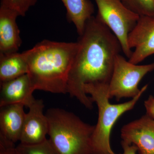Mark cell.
<instances>
[{
	"label": "cell",
	"mask_w": 154,
	"mask_h": 154,
	"mask_svg": "<svg viewBox=\"0 0 154 154\" xmlns=\"http://www.w3.org/2000/svg\"><path fill=\"white\" fill-rule=\"evenodd\" d=\"M77 42L79 48L69 73L67 94L92 109L93 102L85 92L84 86L109 84L116 57L122 50L112 31L94 16L87 22Z\"/></svg>",
	"instance_id": "cell-1"
},
{
	"label": "cell",
	"mask_w": 154,
	"mask_h": 154,
	"mask_svg": "<svg viewBox=\"0 0 154 154\" xmlns=\"http://www.w3.org/2000/svg\"><path fill=\"white\" fill-rule=\"evenodd\" d=\"M78 48V42L44 40L22 53L33 91L67 94L69 75Z\"/></svg>",
	"instance_id": "cell-2"
},
{
	"label": "cell",
	"mask_w": 154,
	"mask_h": 154,
	"mask_svg": "<svg viewBox=\"0 0 154 154\" xmlns=\"http://www.w3.org/2000/svg\"><path fill=\"white\" fill-rule=\"evenodd\" d=\"M49 140L57 154H92L95 125L84 122L73 113L58 108L45 113Z\"/></svg>",
	"instance_id": "cell-3"
},
{
	"label": "cell",
	"mask_w": 154,
	"mask_h": 154,
	"mask_svg": "<svg viewBox=\"0 0 154 154\" xmlns=\"http://www.w3.org/2000/svg\"><path fill=\"white\" fill-rule=\"evenodd\" d=\"M108 85L96 83L84 86L85 92L91 95L98 108L99 116L92 137V154H116L111 149L110 137L116 122L123 113L132 110L145 91L148 85L141 89L140 93L130 101L112 104L108 97Z\"/></svg>",
	"instance_id": "cell-4"
},
{
	"label": "cell",
	"mask_w": 154,
	"mask_h": 154,
	"mask_svg": "<svg viewBox=\"0 0 154 154\" xmlns=\"http://www.w3.org/2000/svg\"><path fill=\"white\" fill-rule=\"evenodd\" d=\"M94 1L98 8L96 17L118 38L122 52L129 59L132 51L128 46V38L140 16L127 8L121 0Z\"/></svg>",
	"instance_id": "cell-5"
},
{
	"label": "cell",
	"mask_w": 154,
	"mask_h": 154,
	"mask_svg": "<svg viewBox=\"0 0 154 154\" xmlns=\"http://www.w3.org/2000/svg\"><path fill=\"white\" fill-rule=\"evenodd\" d=\"M154 70V63L139 65L116 56L113 73L108 85V97L119 101L123 98H134L140 93L138 85L143 77Z\"/></svg>",
	"instance_id": "cell-6"
},
{
	"label": "cell",
	"mask_w": 154,
	"mask_h": 154,
	"mask_svg": "<svg viewBox=\"0 0 154 154\" xmlns=\"http://www.w3.org/2000/svg\"><path fill=\"white\" fill-rule=\"evenodd\" d=\"M131 49L134 48L128 61L138 64L154 54V17L140 16L128 36Z\"/></svg>",
	"instance_id": "cell-7"
},
{
	"label": "cell",
	"mask_w": 154,
	"mask_h": 154,
	"mask_svg": "<svg viewBox=\"0 0 154 154\" xmlns=\"http://www.w3.org/2000/svg\"><path fill=\"white\" fill-rule=\"evenodd\" d=\"M26 106L29 111L25 115L20 143H39L47 139L48 134V120L43 113L44 103L42 99H35L33 96Z\"/></svg>",
	"instance_id": "cell-8"
},
{
	"label": "cell",
	"mask_w": 154,
	"mask_h": 154,
	"mask_svg": "<svg viewBox=\"0 0 154 154\" xmlns=\"http://www.w3.org/2000/svg\"><path fill=\"white\" fill-rule=\"evenodd\" d=\"M121 137L136 146L139 154H154V121L146 114L122 127Z\"/></svg>",
	"instance_id": "cell-9"
},
{
	"label": "cell",
	"mask_w": 154,
	"mask_h": 154,
	"mask_svg": "<svg viewBox=\"0 0 154 154\" xmlns=\"http://www.w3.org/2000/svg\"><path fill=\"white\" fill-rule=\"evenodd\" d=\"M19 15L16 11L0 7V53L17 52L22 44L17 23Z\"/></svg>",
	"instance_id": "cell-10"
},
{
	"label": "cell",
	"mask_w": 154,
	"mask_h": 154,
	"mask_svg": "<svg viewBox=\"0 0 154 154\" xmlns=\"http://www.w3.org/2000/svg\"><path fill=\"white\" fill-rule=\"evenodd\" d=\"M22 103L0 107V136L16 143L20 141L26 113Z\"/></svg>",
	"instance_id": "cell-11"
},
{
	"label": "cell",
	"mask_w": 154,
	"mask_h": 154,
	"mask_svg": "<svg viewBox=\"0 0 154 154\" xmlns=\"http://www.w3.org/2000/svg\"><path fill=\"white\" fill-rule=\"evenodd\" d=\"M34 92L27 74L13 79L1 82L0 107L22 103L26 106Z\"/></svg>",
	"instance_id": "cell-12"
},
{
	"label": "cell",
	"mask_w": 154,
	"mask_h": 154,
	"mask_svg": "<svg viewBox=\"0 0 154 154\" xmlns=\"http://www.w3.org/2000/svg\"><path fill=\"white\" fill-rule=\"evenodd\" d=\"M66 10L68 20L75 25L79 35H82L86 23L94 12L91 0H61Z\"/></svg>",
	"instance_id": "cell-13"
},
{
	"label": "cell",
	"mask_w": 154,
	"mask_h": 154,
	"mask_svg": "<svg viewBox=\"0 0 154 154\" xmlns=\"http://www.w3.org/2000/svg\"><path fill=\"white\" fill-rule=\"evenodd\" d=\"M28 72V65L22 53H0L1 82L13 79Z\"/></svg>",
	"instance_id": "cell-14"
},
{
	"label": "cell",
	"mask_w": 154,
	"mask_h": 154,
	"mask_svg": "<svg viewBox=\"0 0 154 154\" xmlns=\"http://www.w3.org/2000/svg\"><path fill=\"white\" fill-rule=\"evenodd\" d=\"M18 154H57L48 139L39 143H20L16 146Z\"/></svg>",
	"instance_id": "cell-15"
},
{
	"label": "cell",
	"mask_w": 154,
	"mask_h": 154,
	"mask_svg": "<svg viewBox=\"0 0 154 154\" xmlns=\"http://www.w3.org/2000/svg\"><path fill=\"white\" fill-rule=\"evenodd\" d=\"M121 1L127 8L140 17H154V0Z\"/></svg>",
	"instance_id": "cell-16"
},
{
	"label": "cell",
	"mask_w": 154,
	"mask_h": 154,
	"mask_svg": "<svg viewBox=\"0 0 154 154\" xmlns=\"http://www.w3.org/2000/svg\"><path fill=\"white\" fill-rule=\"evenodd\" d=\"M37 0H1V5L16 11L19 16L24 17Z\"/></svg>",
	"instance_id": "cell-17"
},
{
	"label": "cell",
	"mask_w": 154,
	"mask_h": 154,
	"mask_svg": "<svg viewBox=\"0 0 154 154\" xmlns=\"http://www.w3.org/2000/svg\"><path fill=\"white\" fill-rule=\"evenodd\" d=\"M0 154H18L15 143L0 136Z\"/></svg>",
	"instance_id": "cell-18"
},
{
	"label": "cell",
	"mask_w": 154,
	"mask_h": 154,
	"mask_svg": "<svg viewBox=\"0 0 154 154\" xmlns=\"http://www.w3.org/2000/svg\"><path fill=\"white\" fill-rule=\"evenodd\" d=\"M146 114L154 121V97L150 95L144 102Z\"/></svg>",
	"instance_id": "cell-19"
},
{
	"label": "cell",
	"mask_w": 154,
	"mask_h": 154,
	"mask_svg": "<svg viewBox=\"0 0 154 154\" xmlns=\"http://www.w3.org/2000/svg\"><path fill=\"white\" fill-rule=\"evenodd\" d=\"M121 146L123 150L122 154H137L138 149L134 145H130L121 141Z\"/></svg>",
	"instance_id": "cell-20"
}]
</instances>
